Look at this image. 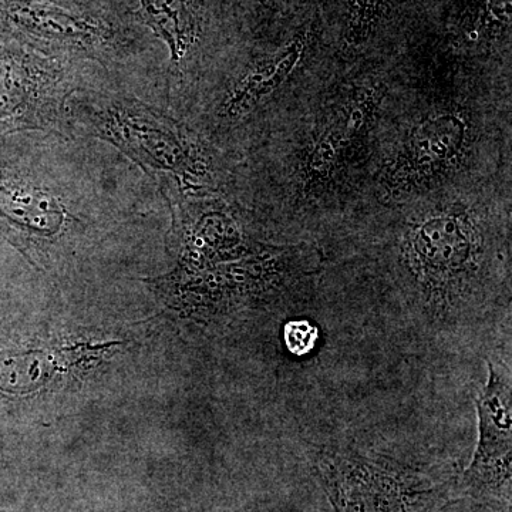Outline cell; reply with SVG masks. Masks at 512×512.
<instances>
[{
  "label": "cell",
  "instance_id": "277c9868",
  "mask_svg": "<svg viewBox=\"0 0 512 512\" xmlns=\"http://www.w3.org/2000/svg\"><path fill=\"white\" fill-rule=\"evenodd\" d=\"M316 474L335 512H440L456 494V483L352 448L320 451Z\"/></svg>",
  "mask_w": 512,
  "mask_h": 512
},
{
  "label": "cell",
  "instance_id": "8fae6325",
  "mask_svg": "<svg viewBox=\"0 0 512 512\" xmlns=\"http://www.w3.org/2000/svg\"><path fill=\"white\" fill-rule=\"evenodd\" d=\"M392 0H348L345 43L349 47L365 45L373 35Z\"/></svg>",
  "mask_w": 512,
  "mask_h": 512
},
{
  "label": "cell",
  "instance_id": "30bf717a",
  "mask_svg": "<svg viewBox=\"0 0 512 512\" xmlns=\"http://www.w3.org/2000/svg\"><path fill=\"white\" fill-rule=\"evenodd\" d=\"M202 0H141L138 18L170 47L180 62L200 35Z\"/></svg>",
  "mask_w": 512,
  "mask_h": 512
},
{
  "label": "cell",
  "instance_id": "ba28073f",
  "mask_svg": "<svg viewBox=\"0 0 512 512\" xmlns=\"http://www.w3.org/2000/svg\"><path fill=\"white\" fill-rule=\"evenodd\" d=\"M376 106L377 93L373 89L353 93L340 104L306 157L308 187L328 183L348 163L369 130Z\"/></svg>",
  "mask_w": 512,
  "mask_h": 512
},
{
  "label": "cell",
  "instance_id": "9c48e42d",
  "mask_svg": "<svg viewBox=\"0 0 512 512\" xmlns=\"http://www.w3.org/2000/svg\"><path fill=\"white\" fill-rule=\"evenodd\" d=\"M311 39L312 29H302L282 49L252 67L225 100L222 106L224 117L242 119L274 94L302 62Z\"/></svg>",
  "mask_w": 512,
  "mask_h": 512
},
{
  "label": "cell",
  "instance_id": "8992f818",
  "mask_svg": "<svg viewBox=\"0 0 512 512\" xmlns=\"http://www.w3.org/2000/svg\"><path fill=\"white\" fill-rule=\"evenodd\" d=\"M64 100L55 57L0 37V136L52 123Z\"/></svg>",
  "mask_w": 512,
  "mask_h": 512
},
{
  "label": "cell",
  "instance_id": "5bb4252c",
  "mask_svg": "<svg viewBox=\"0 0 512 512\" xmlns=\"http://www.w3.org/2000/svg\"><path fill=\"white\" fill-rule=\"evenodd\" d=\"M264 2L268 6H279L284 5V3H288L289 0H264Z\"/></svg>",
  "mask_w": 512,
  "mask_h": 512
},
{
  "label": "cell",
  "instance_id": "7c38bea8",
  "mask_svg": "<svg viewBox=\"0 0 512 512\" xmlns=\"http://www.w3.org/2000/svg\"><path fill=\"white\" fill-rule=\"evenodd\" d=\"M318 340V329L308 320H291L285 326V342L295 356L311 353Z\"/></svg>",
  "mask_w": 512,
  "mask_h": 512
},
{
  "label": "cell",
  "instance_id": "3957f363",
  "mask_svg": "<svg viewBox=\"0 0 512 512\" xmlns=\"http://www.w3.org/2000/svg\"><path fill=\"white\" fill-rule=\"evenodd\" d=\"M87 120L96 134L181 194L212 190L207 153L180 124L153 107L123 97L97 99L87 107Z\"/></svg>",
  "mask_w": 512,
  "mask_h": 512
},
{
  "label": "cell",
  "instance_id": "4fadbf2b",
  "mask_svg": "<svg viewBox=\"0 0 512 512\" xmlns=\"http://www.w3.org/2000/svg\"><path fill=\"white\" fill-rule=\"evenodd\" d=\"M511 26V0H484L481 28L490 35L507 32Z\"/></svg>",
  "mask_w": 512,
  "mask_h": 512
},
{
  "label": "cell",
  "instance_id": "5b68a950",
  "mask_svg": "<svg viewBox=\"0 0 512 512\" xmlns=\"http://www.w3.org/2000/svg\"><path fill=\"white\" fill-rule=\"evenodd\" d=\"M487 384L476 399L478 441L470 466L456 483V494L510 507L512 397L510 372L487 360Z\"/></svg>",
  "mask_w": 512,
  "mask_h": 512
},
{
  "label": "cell",
  "instance_id": "7a4b0ae2",
  "mask_svg": "<svg viewBox=\"0 0 512 512\" xmlns=\"http://www.w3.org/2000/svg\"><path fill=\"white\" fill-rule=\"evenodd\" d=\"M0 37L42 55L109 62L133 42L110 0H0Z\"/></svg>",
  "mask_w": 512,
  "mask_h": 512
},
{
  "label": "cell",
  "instance_id": "6da1fadb",
  "mask_svg": "<svg viewBox=\"0 0 512 512\" xmlns=\"http://www.w3.org/2000/svg\"><path fill=\"white\" fill-rule=\"evenodd\" d=\"M397 248L407 319L416 329L451 340L493 325L487 235L473 215L427 212L406 225Z\"/></svg>",
  "mask_w": 512,
  "mask_h": 512
},
{
  "label": "cell",
  "instance_id": "52a82bcc",
  "mask_svg": "<svg viewBox=\"0 0 512 512\" xmlns=\"http://www.w3.org/2000/svg\"><path fill=\"white\" fill-rule=\"evenodd\" d=\"M467 124L460 114L426 119L414 128L387 171L392 188L419 187L446 174L463 153Z\"/></svg>",
  "mask_w": 512,
  "mask_h": 512
}]
</instances>
